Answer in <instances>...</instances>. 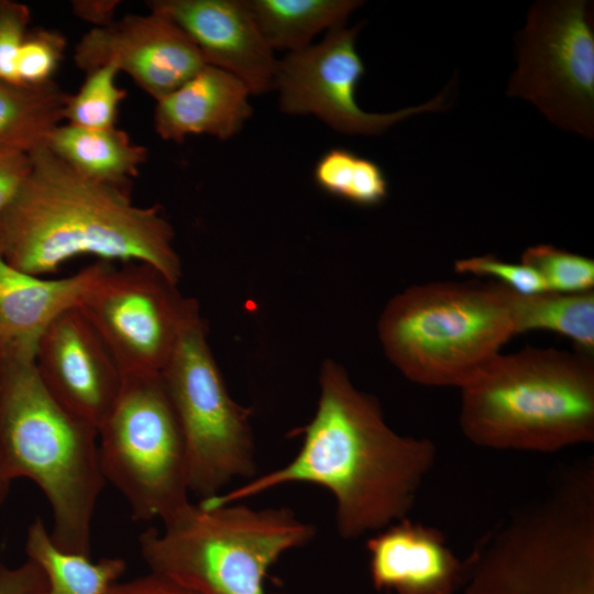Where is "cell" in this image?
I'll list each match as a JSON object with an SVG mask.
<instances>
[{
  "mask_svg": "<svg viewBox=\"0 0 594 594\" xmlns=\"http://www.w3.org/2000/svg\"><path fill=\"white\" fill-rule=\"evenodd\" d=\"M507 94L532 102L557 127L593 139L594 32L587 1L531 6Z\"/></svg>",
  "mask_w": 594,
  "mask_h": 594,
  "instance_id": "30bf717a",
  "label": "cell"
},
{
  "mask_svg": "<svg viewBox=\"0 0 594 594\" xmlns=\"http://www.w3.org/2000/svg\"><path fill=\"white\" fill-rule=\"evenodd\" d=\"M10 480L7 477L0 463V505L4 502L9 491Z\"/></svg>",
  "mask_w": 594,
  "mask_h": 594,
  "instance_id": "836d02e7",
  "label": "cell"
},
{
  "mask_svg": "<svg viewBox=\"0 0 594 594\" xmlns=\"http://www.w3.org/2000/svg\"><path fill=\"white\" fill-rule=\"evenodd\" d=\"M319 384L317 410L299 430L302 443L292 461L199 503H237L277 486L306 483L332 494L337 529L344 539L408 517L435 465L433 442L393 430L377 399L358 389L337 362H323Z\"/></svg>",
  "mask_w": 594,
  "mask_h": 594,
  "instance_id": "6da1fadb",
  "label": "cell"
},
{
  "mask_svg": "<svg viewBox=\"0 0 594 594\" xmlns=\"http://www.w3.org/2000/svg\"><path fill=\"white\" fill-rule=\"evenodd\" d=\"M455 594H594V471L561 470L485 535Z\"/></svg>",
  "mask_w": 594,
  "mask_h": 594,
  "instance_id": "5b68a950",
  "label": "cell"
},
{
  "mask_svg": "<svg viewBox=\"0 0 594 594\" xmlns=\"http://www.w3.org/2000/svg\"><path fill=\"white\" fill-rule=\"evenodd\" d=\"M0 463L10 481L29 479L43 492L53 514V542L89 556L94 513L106 482L98 430L53 397L34 360L2 363Z\"/></svg>",
  "mask_w": 594,
  "mask_h": 594,
  "instance_id": "277c9868",
  "label": "cell"
},
{
  "mask_svg": "<svg viewBox=\"0 0 594 594\" xmlns=\"http://www.w3.org/2000/svg\"><path fill=\"white\" fill-rule=\"evenodd\" d=\"M146 6L178 25L206 64L234 75L251 94L274 89L278 61L244 0H154Z\"/></svg>",
  "mask_w": 594,
  "mask_h": 594,
  "instance_id": "9a60e30c",
  "label": "cell"
},
{
  "mask_svg": "<svg viewBox=\"0 0 594 594\" xmlns=\"http://www.w3.org/2000/svg\"><path fill=\"white\" fill-rule=\"evenodd\" d=\"M30 167L29 154L0 146V217L18 194Z\"/></svg>",
  "mask_w": 594,
  "mask_h": 594,
  "instance_id": "f546056e",
  "label": "cell"
},
{
  "mask_svg": "<svg viewBox=\"0 0 594 594\" xmlns=\"http://www.w3.org/2000/svg\"><path fill=\"white\" fill-rule=\"evenodd\" d=\"M524 265L534 270L549 292L582 293L594 288V261L548 244L528 248Z\"/></svg>",
  "mask_w": 594,
  "mask_h": 594,
  "instance_id": "484cf974",
  "label": "cell"
},
{
  "mask_svg": "<svg viewBox=\"0 0 594 594\" xmlns=\"http://www.w3.org/2000/svg\"><path fill=\"white\" fill-rule=\"evenodd\" d=\"M66 38L57 30L30 29L16 59V77L22 85L50 82L63 59Z\"/></svg>",
  "mask_w": 594,
  "mask_h": 594,
  "instance_id": "4316f807",
  "label": "cell"
},
{
  "mask_svg": "<svg viewBox=\"0 0 594 594\" xmlns=\"http://www.w3.org/2000/svg\"><path fill=\"white\" fill-rule=\"evenodd\" d=\"M25 551L46 579L34 594H110L125 571L120 558L94 561L87 554L59 549L40 518L28 527Z\"/></svg>",
  "mask_w": 594,
  "mask_h": 594,
  "instance_id": "ffe728a7",
  "label": "cell"
},
{
  "mask_svg": "<svg viewBox=\"0 0 594 594\" xmlns=\"http://www.w3.org/2000/svg\"><path fill=\"white\" fill-rule=\"evenodd\" d=\"M139 537L151 572L199 594H274L265 586L271 566L310 542L316 528L284 507L189 503Z\"/></svg>",
  "mask_w": 594,
  "mask_h": 594,
  "instance_id": "52a82bcc",
  "label": "cell"
},
{
  "mask_svg": "<svg viewBox=\"0 0 594 594\" xmlns=\"http://www.w3.org/2000/svg\"><path fill=\"white\" fill-rule=\"evenodd\" d=\"M0 217V253L16 270L43 276L79 255L144 263L178 284L182 261L160 206L141 207L128 190L91 180L46 146Z\"/></svg>",
  "mask_w": 594,
  "mask_h": 594,
  "instance_id": "7a4b0ae2",
  "label": "cell"
},
{
  "mask_svg": "<svg viewBox=\"0 0 594 594\" xmlns=\"http://www.w3.org/2000/svg\"><path fill=\"white\" fill-rule=\"evenodd\" d=\"M459 424L468 440L493 450L547 453L593 442L592 354L499 353L461 388Z\"/></svg>",
  "mask_w": 594,
  "mask_h": 594,
  "instance_id": "3957f363",
  "label": "cell"
},
{
  "mask_svg": "<svg viewBox=\"0 0 594 594\" xmlns=\"http://www.w3.org/2000/svg\"><path fill=\"white\" fill-rule=\"evenodd\" d=\"M74 63L85 73L114 65L156 100L167 96L206 62L187 34L166 15L128 14L92 28L77 43Z\"/></svg>",
  "mask_w": 594,
  "mask_h": 594,
  "instance_id": "4fadbf2b",
  "label": "cell"
},
{
  "mask_svg": "<svg viewBox=\"0 0 594 594\" xmlns=\"http://www.w3.org/2000/svg\"><path fill=\"white\" fill-rule=\"evenodd\" d=\"M119 74L114 65H105L86 73V78L74 95L69 94L64 109L68 124L108 130L116 127L119 106L127 91L116 85Z\"/></svg>",
  "mask_w": 594,
  "mask_h": 594,
  "instance_id": "d4e9b609",
  "label": "cell"
},
{
  "mask_svg": "<svg viewBox=\"0 0 594 594\" xmlns=\"http://www.w3.org/2000/svg\"><path fill=\"white\" fill-rule=\"evenodd\" d=\"M110 594H199L158 573L150 572L125 582H117Z\"/></svg>",
  "mask_w": 594,
  "mask_h": 594,
  "instance_id": "1f68e13d",
  "label": "cell"
},
{
  "mask_svg": "<svg viewBox=\"0 0 594 594\" xmlns=\"http://www.w3.org/2000/svg\"><path fill=\"white\" fill-rule=\"evenodd\" d=\"M359 29H331L320 43L278 61L274 89L279 92L284 112L314 114L346 134L378 135L410 116L444 107L443 92L429 102L396 112L361 109L355 92L365 67L355 48Z\"/></svg>",
  "mask_w": 594,
  "mask_h": 594,
  "instance_id": "7c38bea8",
  "label": "cell"
},
{
  "mask_svg": "<svg viewBox=\"0 0 594 594\" xmlns=\"http://www.w3.org/2000/svg\"><path fill=\"white\" fill-rule=\"evenodd\" d=\"M510 302L516 334L552 331L572 340L580 351L593 354L594 290L525 295L512 289Z\"/></svg>",
  "mask_w": 594,
  "mask_h": 594,
  "instance_id": "603a6c76",
  "label": "cell"
},
{
  "mask_svg": "<svg viewBox=\"0 0 594 594\" xmlns=\"http://www.w3.org/2000/svg\"><path fill=\"white\" fill-rule=\"evenodd\" d=\"M68 97L55 80L28 86L0 79V146L25 154L46 146Z\"/></svg>",
  "mask_w": 594,
  "mask_h": 594,
  "instance_id": "44dd1931",
  "label": "cell"
},
{
  "mask_svg": "<svg viewBox=\"0 0 594 594\" xmlns=\"http://www.w3.org/2000/svg\"><path fill=\"white\" fill-rule=\"evenodd\" d=\"M369 571L378 592L455 594L464 562L447 544L441 530L408 517L367 539Z\"/></svg>",
  "mask_w": 594,
  "mask_h": 594,
  "instance_id": "e0dca14e",
  "label": "cell"
},
{
  "mask_svg": "<svg viewBox=\"0 0 594 594\" xmlns=\"http://www.w3.org/2000/svg\"><path fill=\"white\" fill-rule=\"evenodd\" d=\"M46 147L80 175L125 190L147 158V150L117 127L91 130L59 124Z\"/></svg>",
  "mask_w": 594,
  "mask_h": 594,
  "instance_id": "d6986e66",
  "label": "cell"
},
{
  "mask_svg": "<svg viewBox=\"0 0 594 594\" xmlns=\"http://www.w3.org/2000/svg\"><path fill=\"white\" fill-rule=\"evenodd\" d=\"M510 295L498 282L410 286L378 318L383 351L414 383L461 389L516 336Z\"/></svg>",
  "mask_w": 594,
  "mask_h": 594,
  "instance_id": "8992f818",
  "label": "cell"
},
{
  "mask_svg": "<svg viewBox=\"0 0 594 594\" xmlns=\"http://www.w3.org/2000/svg\"><path fill=\"white\" fill-rule=\"evenodd\" d=\"M454 271L459 274L497 278L503 285L519 294L531 295L549 292L541 277L522 263H509L493 254L458 260Z\"/></svg>",
  "mask_w": 594,
  "mask_h": 594,
  "instance_id": "83f0119b",
  "label": "cell"
},
{
  "mask_svg": "<svg viewBox=\"0 0 594 594\" xmlns=\"http://www.w3.org/2000/svg\"><path fill=\"white\" fill-rule=\"evenodd\" d=\"M161 378L184 438L189 493L207 499L256 476L251 410L230 396L201 315L185 327Z\"/></svg>",
  "mask_w": 594,
  "mask_h": 594,
  "instance_id": "9c48e42d",
  "label": "cell"
},
{
  "mask_svg": "<svg viewBox=\"0 0 594 594\" xmlns=\"http://www.w3.org/2000/svg\"><path fill=\"white\" fill-rule=\"evenodd\" d=\"M1 377H2V362H1V359H0V385H1Z\"/></svg>",
  "mask_w": 594,
  "mask_h": 594,
  "instance_id": "e575fe53",
  "label": "cell"
},
{
  "mask_svg": "<svg viewBox=\"0 0 594 594\" xmlns=\"http://www.w3.org/2000/svg\"><path fill=\"white\" fill-rule=\"evenodd\" d=\"M263 37L274 50L297 52L319 32L343 26L358 0H245Z\"/></svg>",
  "mask_w": 594,
  "mask_h": 594,
  "instance_id": "7402d4cb",
  "label": "cell"
},
{
  "mask_svg": "<svg viewBox=\"0 0 594 594\" xmlns=\"http://www.w3.org/2000/svg\"><path fill=\"white\" fill-rule=\"evenodd\" d=\"M113 264L97 261L61 278H44L11 266L0 253V359L34 360L45 329L62 314L79 308Z\"/></svg>",
  "mask_w": 594,
  "mask_h": 594,
  "instance_id": "2e32d148",
  "label": "cell"
},
{
  "mask_svg": "<svg viewBox=\"0 0 594 594\" xmlns=\"http://www.w3.org/2000/svg\"><path fill=\"white\" fill-rule=\"evenodd\" d=\"M98 447L105 480L135 520L164 522L190 503L184 438L161 375L123 376Z\"/></svg>",
  "mask_w": 594,
  "mask_h": 594,
  "instance_id": "ba28073f",
  "label": "cell"
},
{
  "mask_svg": "<svg viewBox=\"0 0 594 594\" xmlns=\"http://www.w3.org/2000/svg\"><path fill=\"white\" fill-rule=\"evenodd\" d=\"M249 88L234 75L206 64L167 96L156 100L154 128L165 141L190 134L234 136L252 114Z\"/></svg>",
  "mask_w": 594,
  "mask_h": 594,
  "instance_id": "ac0fdd59",
  "label": "cell"
},
{
  "mask_svg": "<svg viewBox=\"0 0 594 594\" xmlns=\"http://www.w3.org/2000/svg\"><path fill=\"white\" fill-rule=\"evenodd\" d=\"M29 7L11 0H0V79L20 84L16 59L29 32Z\"/></svg>",
  "mask_w": 594,
  "mask_h": 594,
  "instance_id": "f1b7e54d",
  "label": "cell"
},
{
  "mask_svg": "<svg viewBox=\"0 0 594 594\" xmlns=\"http://www.w3.org/2000/svg\"><path fill=\"white\" fill-rule=\"evenodd\" d=\"M155 267H113L80 305L122 376L161 375L185 327L198 315L196 299Z\"/></svg>",
  "mask_w": 594,
  "mask_h": 594,
  "instance_id": "8fae6325",
  "label": "cell"
},
{
  "mask_svg": "<svg viewBox=\"0 0 594 594\" xmlns=\"http://www.w3.org/2000/svg\"><path fill=\"white\" fill-rule=\"evenodd\" d=\"M119 3L117 0H78L73 1L72 8L76 16L94 23V28H101L116 20L114 13Z\"/></svg>",
  "mask_w": 594,
  "mask_h": 594,
  "instance_id": "d6a6232c",
  "label": "cell"
},
{
  "mask_svg": "<svg viewBox=\"0 0 594 594\" xmlns=\"http://www.w3.org/2000/svg\"><path fill=\"white\" fill-rule=\"evenodd\" d=\"M34 363L53 397L98 430L120 394L123 376L79 308L65 311L45 329Z\"/></svg>",
  "mask_w": 594,
  "mask_h": 594,
  "instance_id": "5bb4252c",
  "label": "cell"
},
{
  "mask_svg": "<svg viewBox=\"0 0 594 594\" xmlns=\"http://www.w3.org/2000/svg\"><path fill=\"white\" fill-rule=\"evenodd\" d=\"M314 178L323 191L363 207L376 206L388 195L380 165L345 148L323 153L316 163Z\"/></svg>",
  "mask_w": 594,
  "mask_h": 594,
  "instance_id": "cb8c5ba5",
  "label": "cell"
},
{
  "mask_svg": "<svg viewBox=\"0 0 594 594\" xmlns=\"http://www.w3.org/2000/svg\"><path fill=\"white\" fill-rule=\"evenodd\" d=\"M45 583L43 570L30 559L18 566L0 564V594H34Z\"/></svg>",
  "mask_w": 594,
  "mask_h": 594,
  "instance_id": "4dcf8cb0",
  "label": "cell"
}]
</instances>
